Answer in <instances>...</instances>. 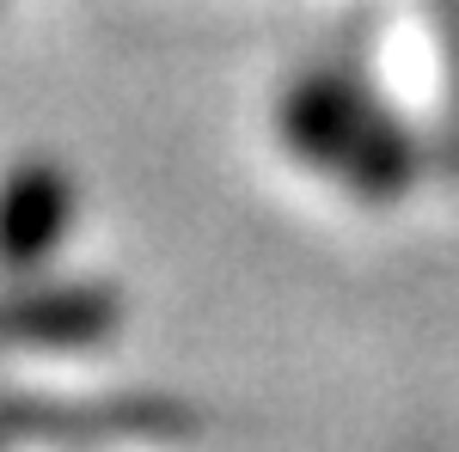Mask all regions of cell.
Returning a JSON list of instances; mask_svg holds the SVG:
<instances>
[{
  "instance_id": "cell-1",
  "label": "cell",
  "mask_w": 459,
  "mask_h": 452,
  "mask_svg": "<svg viewBox=\"0 0 459 452\" xmlns=\"http://www.w3.org/2000/svg\"><path fill=\"white\" fill-rule=\"evenodd\" d=\"M276 135L307 172L343 183L350 196L386 209L417 183V147L368 80L350 68H307L282 86Z\"/></svg>"
},
{
  "instance_id": "cell-2",
  "label": "cell",
  "mask_w": 459,
  "mask_h": 452,
  "mask_svg": "<svg viewBox=\"0 0 459 452\" xmlns=\"http://www.w3.org/2000/svg\"><path fill=\"white\" fill-rule=\"evenodd\" d=\"M74 220H80V190L68 166L49 153L13 159L0 172V276H43V263L68 244Z\"/></svg>"
},
{
  "instance_id": "cell-3",
  "label": "cell",
  "mask_w": 459,
  "mask_h": 452,
  "mask_svg": "<svg viewBox=\"0 0 459 452\" xmlns=\"http://www.w3.org/2000/svg\"><path fill=\"white\" fill-rule=\"evenodd\" d=\"M117 324H123V306L99 281L25 276L13 294H0V348H92Z\"/></svg>"
}]
</instances>
